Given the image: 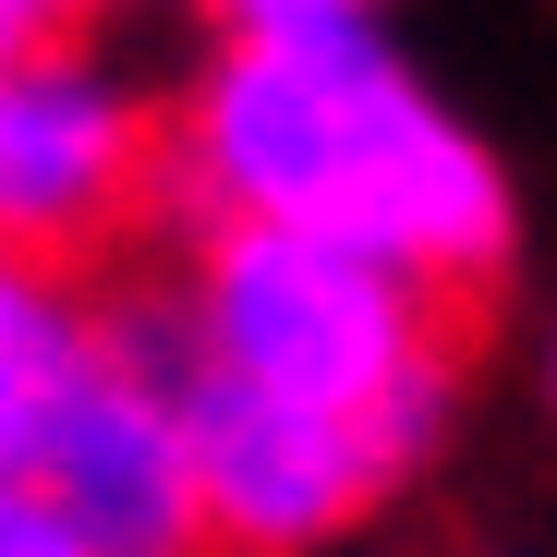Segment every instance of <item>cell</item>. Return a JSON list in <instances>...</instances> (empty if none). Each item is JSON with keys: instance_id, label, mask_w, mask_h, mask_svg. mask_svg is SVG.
<instances>
[{"instance_id": "2", "label": "cell", "mask_w": 557, "mask_h": 557, "mask_svg": "<svg viewBox=\"0 0 557 557\" xmlns=\"http://www.w3.org/2000/svg\"><path fill=\"white\" fill-rule=\"evenodd\" d=\"M170 315L207 376L424 448L448 424V388H460L485 304H448V292H424V278L351 255V243H315V231H207Z\"/></svg>"}, {"instance_id": "6", "label": "cell", "mask_w": 557, "mask_h": 557, "mask_svg": "<svg viewBox=\"0 0 557 557\" xmlns=\"http://www.w3.org/2000/svg\"><path fill=\"white\" fill-rule=\"evenodd\" d=\"M110 351V304L73 267H25L0 255V473H37L49 424L73 412V388Z\"/></svg>"}, {"instance_id": "4", "label": "cell", "mask_w": 557, "mask_h": 557, "mask_svg": "<svg viewBox=\"0 0 557 557\" xmlns=\"http://www.w3.org/2000/svg\"><path fill=\"white\" fill-rule=\"evenodd\" d=\"M158 182H170V122L134 73H110L73 37L0 61V255L85 267L146 219Z\"/></svg>"}, {"instance_id": "9", "label": "cell", "mask_w": 557, "mask_h": 557, "mask_svg": "<svg viewBox=\"0 0 557 557\" xmlns=\"http://www.w3.org/2000/svg\"><path fill=\"white\" fill-rule=\"evenodd\" d=\"M49 37H73L61 0H0V61H25V49H49Z\"/></svg>"}, {"instance_id": "7", "label": "cell", "mask_w": 557, "mask_h": 557, "mask_svg": "<svg viewBox=\"0 0 557 557\" xmlns=\"http://www.w3.org/2000/svg\"><path fill=\"white\" fill-rule=\"evenodd\" d=\"M0 557H98L61 509H49V485L37 473H0Z\"/></svg>"}, {"instance_id": "1", "label": "cell", "mask_w": 557, "mask_h": 557, "mask_svg": "<svg viewBox=\"0 0 557 557\" xmlns=\"http://www.w3.org/2000/svg\"><path fill=\"white\" fill-rule=\"evenodd\" d=\"M170 195L207 231H315L448 304H485L509 267V182L376 25L219 37L170 110Z\"/></svg>"}, {"instance_id": "8", "label": "cell", "mask_w": 557, "mask_h": 557, "mask_svg": "<svg viewBox=\"0 0 557 557\" xmlns=\"http://www.w3.org/2000/svg\"><path fill=\"white\" fill-rule=\"evenodd\" d=\"M231 37H267V25H363V0H219Z\"/></svg>"}, {"instance_id": "11", "label": "cell", "mask_w": 557, "mask_h": 557, "mask_svg": "<svg viewBox=\"0 0 557 557\" xmlns=\"http://www.w3.org/2000/svg\"><path fill=\"white\" fill-rule=\"evenodd\" d=\"M545 376H557V363H545Z\"/></svg>"}, {"instance_id": "5", "label": "cell", "mask_w": 557, "mask_h": 557, "mask_svg": "<svg viewBox=\"0 0 557 557\" xmlns=\"http://www.w3.org/2000/svg\"><path fill=\"white\" fill-rule=\"evenodd\" d=\"M182 412H195V485H207L219 557H315L424 460L376 424H327V412H292V400H255V388L207 376L195 339H182Z\"/></svg>"}, {"instance_id": "10", "label": "cell", "mask_w": 557, "mask_h": 557, "mask_svg": "<svg viewBox=\"0 0 557 557\" xmlns=\"http://www.w3.org/2000/svg\"><path fill=\"white\" fill-rule=\"evenodd\" d=\"M61 13H73V25H85V13H146V0H61Z\"/></svg>"}, {"instance_id": "3", "label": "cell", "mask_w": 557, "mask_h": 557, "mask_svg": "<svg viewBox=\"0 0 557 557\" xmlns=\"http://www.w3.org/2000/svg\"><path fill=\"white\" fill-rule=\"evenodd\" d=\"M49 509L98 557H219L207 485H195V412H182V315L170 292L110 304V351L73 388V412L37 448Z\"/></svg>"}]
</instances>
